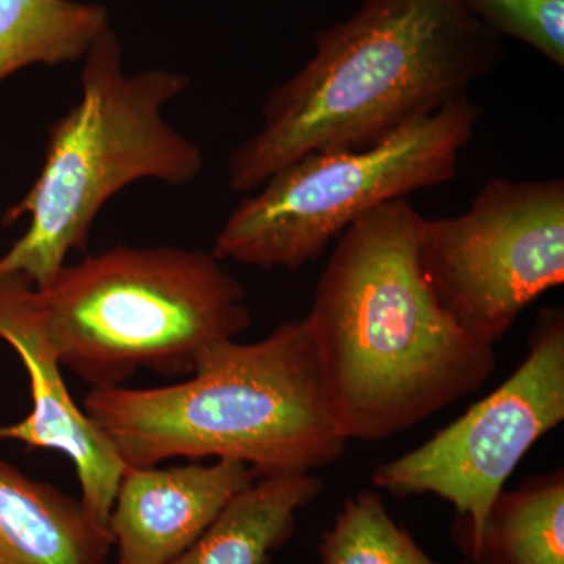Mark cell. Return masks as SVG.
Listing matches in <instances>:
<instances>
[{"label": "cell", "instance_id": "7c38bea8", "mask_svg": "<svg viewBox=\"0 0 564 564\" xmlns=\"http://www.w3.org/2000/svg\"><path fill=\"white\" fill-rule=\"evenodd\" d=\"M313 474L267 475L237 494L225 510L170 564H269L291 540L300 511L321 496Z\"/></svg>", "mask_w": 564, "mask_h": 564}, {"label": "cell", "instance_id": "30bf717a", "mask_svg": "<svg viewBox=\"0 0 564 564\" xmlns=\"http://www.w3.org/2000/svg\"><path fill=\"white\" fill-rule=\"evenodd\" d=\"M256 478L251 467L225 459L126 467L107 524L118 564L173 563Z\"/></svg>", "mask_w": 564, "mask_h": 564}, {"label": "cell", "instance_id": "277c9868", "mask_svg": "<svg viewBox=\"0 0 564 564\" xmlns=\"http://www.w3.org/2000/svg\"><path fill=\"white\" fill-rule=\"evenodd\" d=\"M25 300L62 366L93 388L139 369L192 375L251 325L247 291L214 252L118 245L65 265Z\"/></svg>", "mask_w": 564, "mask_h": 564}, {"label": "cell", "instance_id": "5b68a950", "mask_svg": "<svg viewBox=\"0 0 564 564\" xmlns=\"http://www.w3.org/2000/svg\"><path fill=\"white\" fill-rule=\"evenodd\" d=\"M169 69L126 74L111 28L84 58L82 96L50 129L46 155L31 191L3 218L31 217L28 231L0 258V276L47 284L73 250H84L104 204L132 182L182 187L204 169L198 144L173 129L162 109L188 88Z\"/></svg>", "mask_w": 564, "mask_h": 564}, {"label": "cell", "instance_id": "4fadbf2b", "mask_svg": "<svg viewBox=\"0 0 564 564\" xmlns=\"http://www.w3.org/2000/svg\"><path fill=\"white\" fill-rule=\"evenodd\" d=\"M470 564H564L563 467L525 478L492 503Z\"/></svg>", "mask_w": 564, "mask_h": 564}, {"label": "cell", "instance_id": "8992f818", "mask_svg": "<svg viewBox=\"0 0 564 564\" xmlns=\"http://www.w3.org/2000/svg\"><path fill=\"white\" fill-rule=\"evenodd\" d=\"M480 115L464 98L366 150L296 159L237 204L212 252L254 269H303L375 207L455 177Z\"/></svg>", "mask_w": 564, "mask_h": 564}, {"label": "cell", "instance_id": "7a4b0ae2", "mask_svg": "<svg viewBox=\"0 0 564 564\" xmlns=\"http://www.w3.org/2000/svg\"><path fill=\"white\" fill-rule=\"evenodd\" d=\"M499 58V36L463 0H364L318 32L313 57L269 93L261 128L229 155V188L258 191L311 152L373 147L469 98Z\"/></svg>", "mask_w": 564, "mask_h": 564}, {"label": "cell", "instance_id": "ba28073f", "mask_svg": "<svg viewBox=\"0 0 564 564\" xmlns=\"http://www.w3.org/2000/svg\"><path fill=\"white\" fill-rule=\"evenodd\" d=\"M563 421L564 311L547 307L518 370L426 443L378 466L373 485L392 496L430 494L451 503L455 541L467 555L516 467Z\"/></svg>", "mask_w": 564, "mask_h": 564}, {"label": "cell", "instance_id": "9c48e42d", "mask_svg": "<svg viewBox=\"0 0 564 564\" xmlns=\"http://www.w3.org/2000/svg\"><path fill=\"white\" fill-rule=\"evenodd\" d=\"M17 274L0 276V339L17 350L31 378L33 408L14 425L0 426V440L29 448H50L68 456L79 478L82 502L104 524L126 470L109 437L74 402L62 377V364L33 317Z\"/></svg>", "mask_w": 564, "mask_h": 564}, {"label": "cell", "instance_id": "52a82bcc", "mask_svg": "<svg viewBox=\"0 0 564 564\" xmlns=\"http://www.w3.org/2000/svg\"><path fill=\"white\" fill-rule=\"evenodd\" d=\"M423 276L445 313L496 347L564 282V181L491 180L458 217L423 220Z\"/></svg>", "mask_w": 564, "mask_h": 564}, {"label": "cell", "instance_id": "8fae6325", "mask_svg": "<svg viewBox=\"0 0 564 564\" xmlns=\"http://www.w3.org/2000/svg\"><path fill=\"white\" fill-rule=\"evenodd\" d=\"M111 549L80 499L0 462V564H107Z\"/></svg>", "mask_w": 564, "mask_h": 564}, {"label": "cell", "instance_id": "2e32d148", "mask_svg": "<svg viewBox=\"0 0 564 564\" xmlns=\"http://www.w3.org/2000/svg\"><path fill=\"white\" fill-rule=\"evenodd\" d=\"M494 35L510 36L564 66V0H463Z\"/></svg>", "mask_w": 564, "mask_h": 564}, {"label": "cell", "instance_id": "3957f363", "mask_svg": "<svg viewBox=\"0 0 564 564\" xmlns=\"http://www.w3.org/2000/svg\"><path fill=\"white\" fill-rule=\"evenodd\" d=\"M84 411L126 467L215 458L242 463L258 477L313 474L348 444L304 317L256 344H223L181 383L93 388Z\"/></svg>", "mask_w": 564, "mask_h": 564}, {"label": "cell", "instance_id": "5bb4252c", "mask_svg": "<svg viewBox=\"0 0 564 564\" xmlns=\"http://www.w3.org/2000/svg\"><path fill=\"white\" fill-rule=\"evenodd\" d=\"M109 28L99 3L0 0V82L28 66L82 61Z\"/></svg>", "mask_w": 564, "mask_h": 564}, {"label": "cell", "instance_id": "9a60e30c", "mask_svg": "<svg viewBox=\"0 0 564 564\" xmlns=\"http://www.w3.org/2000/svg\"><path fill=\"white\" fill-rule=\"evenodd\" d=\"M318 554L322 564H441L393 521L380 494L369 489L344 500L332 529L323 533Z\"/></svg>", "mask_w": 564, "mask_h": 564}, {"label": "cell", "instance_id": "6da1fadb", "mask_svg": "<svg viewBox=\"0 0 564 564\" xmlns=\"http://www.w3.org/2000/svg\"><path fill=\"white\" fill-rule=\"evenodd\" d=\"M423 220L399 198L352 223L304 317L348 441L406 432L473 395L497 369L496 347L464 332L423 276Z\"/></svg>", "mask_w": 564, "mask_h": 564}]
</instances>
